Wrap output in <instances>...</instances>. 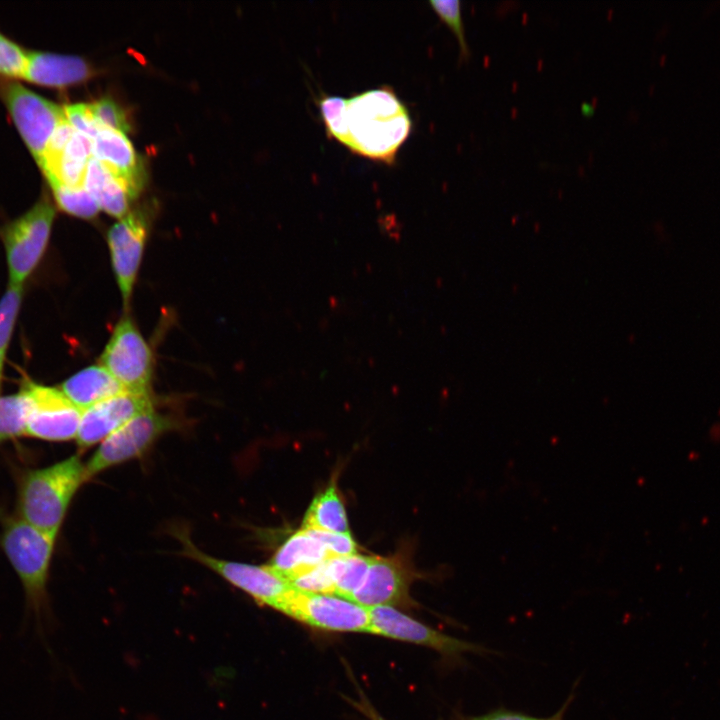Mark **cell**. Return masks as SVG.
Instances as JSON below:
<instances>
[{
  "label": "cell",
  "instance_id": "obj_1",
  "mask_svg": "<svg viewBox=\"0 0 720 720\" xmlns=\"http://www.w3.org/2000/svg\"><path fill=\"white\" fill-rule=\"evenodd\" d=\"M411 129L407 107L390 87L346 99L341 144L353 153L392 164Z\"/></svg>",
  "mask_w": 720,
  "mask_h": 720
},
{
  "label": "cell",
  "instance_id": "obj_2",
  "mask_svg": "<svg viewBox=\"0 0 720 720\" xmlns=\"http://www.w3.org/2000/svg\"><path fill=\"white\" fill-rule=\"evenodd\" d=\"M85 481V465L78 455L26 472L18 486L17 517L57 537L71 500Z\"/></svg>",
  "mask_w": 720,
  "mask_h": 720
},
{
  "label": "cell",
  "instance_id": "obj_3",
  "mask_svg": "<svg viewBox=\"0 0 720 720\" xmlns=\"http://www.w3.org/2000/svg\"><path fill=\"white\" fill-rule=\"evenodd\" d=\"M56 538L17 516L6 521L1 536L3 551L23 585L26 602L38 622L47 601L46 587Z\"/></svg>",
  "mask_w": 720,
  "mask_h": 720
},
{
  "label": "cell",
  "instance_id": "obj_4",
  "mask_svg": "<svg viewBox=\"0 0 720 720\" xmlns=\"http://www.w3.org/2000/svg\"><path fill=\"white\" fill-rule=\"evenodd\" d=\"M277 610L324 631L370 633L369 609L336 595L308 593L292 587Z\"/></svg>",
  "mask_w": 720,
  "mask_h": 720
},
{
  "label": "cell",
  "instance_id": "obj_5",
  "mask_svg": "<svg viewBox=\"0 0 720 720\" xmlns=\"http://www.w3.org/2000/svg\"><path fill=\"white\" fill-rule=\"evenodd\" d=\"M54 217V206L45 199L5 228L9 284L22 285L37 266L46 249Z\"/></svg>",
  "mask_w": 720,
  "mask_h": 720
},
{
  "label": "cell",
  "instance_id": "obj_6",
  "mask_svg": "<svg viewBox=\"0 0 720 720\" xmlns=\"http://www.w3.org/2000/svg\"><path fill=\"white\" fill-rule=\"evenodd\" d=\"M104 367L126 391L150 393L152 351L130 317L122 318L100 357Z\"/></svg>",
  "mask_w": 720,
  "mask_h": 720
},
{
  "label": "cell",
  "instance_id": "obj_7",
  "mask_svg": "<svg viewBox=\"0 0 720 720\" xmlns=\"http://www.w3.org/2000/svg\"><path fill=\"white\" fill-rule=\"evenodd\" d=\"M176 424L171 416L154 409L136 416L99 444L85 465L86 481L103 470L142 455Z\"/></svg>",
  "mask_w": 720,
  "mask_h": 720
},
{
  "label": "cell",
  "instance_id": "obj_8",
  "mask_svg": "<svg viewBox=\"0 0 720 720\" xmlns=\"http://www.w3.org/2000/svg\"><path fill=\"white\" fill-rule=\"evenodd\" d=\"M178 537L183 545L184 555L213 570L264 605L277 610L292 589L291 584L268 565L258 566L219 559L198 549L186 535L178 534Z\"/></svg>",
  "mask_w": 720,
  "mask_h": 720
},
{
  "label": "cell",
  "instance_id": "obj_9",
  "mask_svg": "<svg viewBox=\"0 0 720 720\" xmlns=\"http://www.w3.org/2000/svg\"><path fill=\"white\" fill-rule=\"evenodd\" d=\"M21 390L29 399L25 436L56 442L76 439L82 411L60 389L27 382Z\"/></svg>",
  "mask_w": 720,
  "mask_h": 720
},
{
  "label": "cell",
  "instance_id": "obj_10",
  "mask_svg": "<svg viewBox=\"0 0 720 720\" xmlns=\"http://www.w3.org/2000/svg\"><path fill=\"white\" fill-rule=\"evenodd\" d=\"M5 98L18 131L40 164L54 131L66 119L64 107L18 83H12L6 88Z\"/></svg>",
  "mask_w": 720,
  "mask_h": 720
},
{
  "label": "cell",
  "instance_id": "obj_11",
  "mask_svg": "<svg viewBox=\"0 0 720 720\" xmlns=\"http://www.w3.org/2000/svg\"><path fill=\"white\" fill-rule=\"evenodd\" d=\"M415 572L402 553L387 557L372 556L360 587L350 600L366 608L409 606V587Z\"/></svg>",
  "mask_w": 720,
  "mask_h": 720
},
{
  "label": "cell",
  "instance_id": "obj_12",
  "mask_svg": "<svg viewBox=\"0 0 720 720\" xmlns=\"http://www.w3.org/2000/svg\"><path fill=\"white\" fill-rule=\"evenodd\" d=\"M368 609L371 634L423 645L450 657L483 650L478 645L437 631L394 607L379 606Z\"/></svg>",
  "mask_w": 720,
  "mask_h": 720
},
{
  "label": "cell",
  "instance_id": "obj_13",
  "mask_svg": "<svg viewBox=\"0 0 720 720\" xmlns=\"http://www.w3.org/2000/svg\"><path fill=\"white\" fill-rule=\"evenodd\" d=\"M151 393L125 391L82 411L76 442L82 449L100 444L136 416L154 409Z\"/></svg>",
  "mask_w": 720,
  "mask_h": 720
},
{
  "label": "cell",
  "instance_id": "obj_14",
  "mask_svg": "<svg viewBox=\"0 0 720 720\" xmlns=\"http://www.w3.org/2000/svg\"><path fill=\"white\" fill-rule=\"evenodd\" d=\"M148 220L143 211L128 212L107 234L112 266L124 305L129 303L143 256Z\"/></svg>",
  "mask_w": 720,
  "mask_h": 720
},
{
  "label": "cell",
  "instance_id": "obj_15",
  "mask_svg": "<svg viewBox=\"0 0 720 720\" xmlns=\"http://www.w3.org/2000/svg\"><path fill=\"white\" fill-rule=\"evenodd\" d=\"M92 156L121 179L137 197L144 184V166L123 132L102 127L92 139Z\"/></svg>",
  "mask_w": 720,
  "mask_h": 720
},
{
  "label": "cell",
  "instance_id": "obj_16",
  "mask_svg": "<svg viewBox=\"0 0 720 720\" xmlns=\"http://www.w3.org/2000/svg\"><path fill=\"white\" fill-rule=\"evenodd\" d=\"M330 558L327 548L314 532L302 528L280 546L268 566L290 582Z\"/></svg>",
  "mask_w": 720,
  "mask_h": 720
},
{
  "label": "cell",
  "instance_id": "obj_17",
  "mask_svg": "<svg viewBox=\"0 0 720 720\" xmlns=\"http://www.w3.org/2000/svg\"><path fill=\"white\" fill-rule=\"evenodd\" d=\"M91 73L90 66L81 57L29 52L23 78L39 85L63 87L83 81Z\"/></svg>",
  "mask_w": 720,
  "mask_h": 720
},
{
  "label": "cell",
  "instance_id": "obj_18",
  "mask_svg": "<svg viewBox=\"0 0 720 720\" xmlns=\"http://www.w3.org/2000/svg\"><path fill=\"white\" fill-rule=\"evenodd\" d=\"M84 188L108 214L122 218L136 198L129 187L94 156L88 160Z\"/></svg>",
  "mask_w": 720,
  "mask_h": 720
},
{
  "label": "cell",
  "instance_id": "obj_19",
  "mask_svg": "<svg viewBox=\"0 0 720 720\" xmlns=\"http://www.w3.org/2000/svg\"><path fill=\"white\" fill-rule=\"evenodd\" d=\"M60 390L81 411L126 391L101 365L82 369L64 381Z\"/></svg>",
  "mask_w": 720,
  "mask_h": 720
},
{
  "label": "cell",
  "instance_id": "obj_20",
  "mask_svg": "<svg viewBox=\"0 0 720 720\" xmlns=\"http://www.w3.org/2000/svg\"><path fill=\"white\" fill-rule=\"evenodd\" d=\"M302 528L333 533L349 532L344 503L334 483L314 497L304 516Z\"/></svg>",
  "mask_w": 720,
  "mask_h": 720
},
{
  "label": "cell",
  "instance_id": "obj_21",
  "mask_svg": "<svg viewBox=\"0 0 720 720\" xmlns=\"http://www.w3.org/2000/svg\"><path fill=\"white\" fill-rule=\"evenodd\" d=\"M372 556L354 554L345 557H333L326 561L334 585V594L346 599L362 584Z\"/></svg>",
  "mask_w": 720,
  "mask_h": 720
},
{
  "label": "cell",
  "instance_id": "obj_22",
  "mask_svg": "<svg viewBox=\"0 0 720 720\" xmlns=\"http://www.w3.org/2000/svg\"><path fill=\"white\" fill-rule=\"evenodd\" d=\"M28 412L29 399L22 390L0 397V444L25 436Z\"/></svg>",
  "mask_w": 720,
  "mask_h": 720
},
{
  "label": "cell",
  "instance_id": "obj_23",
  "mask_svg": "<svg viewBox=\"0 0 720 720\" xmlns=\"http://www.w3.org/2000/svg\"><path fill=\"white\" fill-rule=\"evenodd\" d=\"M58 206L65 212L81 217L92 218L99 212V204L84 187L51 185Z\"/></svg>",
  "mask_w": 720,
  "mask_h": 720
},
{
  "label": "cell",
  "instance_id": "obj_24",
  "mask_svg": "<svg viewBox=\"0 0 720 720\" xmlns=\"http://www.w3.org/2000/svg\"><path fill=\"white\" fill-rule=\"evenodd\" d=\"M22 285H11L0 300V375L5 353L22 300Z\"/></svg>",
  "mask_w": 720,
  "mask_h": 720
},
{
  "label": "cell",
  "instance_id": "obj_25",
  "mask_svg": "<svg viewBox=\"0 0 720 720\" xmlns=\"http://www.w3.org/2000/svg\"><path fill=\"white\" fill-rule=\"evenodd\" d=\"M439 17L450 27L455 34L460 57L468 59L471 55L469 45L467 43L465 28L461 14L460 1L458 0H436L429 2Z\"/></svg>",
  "mask_w": 720,
  "mask_h": 720
},
{
  "label": "cell",
  "instance_id": "obj_26",
  "mask_svg": "<svg viewBox=\"0 0 720 720\" xmlns=\"http://www.w3.org/2000/svg\"><path fill=\"white\" fill-rule=\"evenodd\" d=\"M318 103L327 135L341 143L346 99L340 96L322 95Z\"/></svg>",
  "mask_w": 720,
  "mask_h": 720
},
{
  "label": "cell",
  "instance_id": "obj_27",
  "mask_svg": "<svg viewBox=\"0 0 720 720\" xmlns=\"http://www.w3.org/2000/svg\"><path fill=\"white\" fill-rule=\"evenodd\" d=\"M89 108L94 119L102 127L115 129L123 133L130 130L126 112L111 98H100L89 104Z\"/></svg>",
  "mask_w": 720,
  "mask_h": 720
},
{
  "label": "cell",
  "instance_id": "obj_28",
  "mask_svg": "<svg viewBox=\"0 0 720 720\" xmlns=\"http://www.w3.org/2000/svg\"><path fill=\"white\" fill-rule=\"evenodd\" d=\"M326 561L316 568L294 578L289 583L293 588L303 592L335 595L334 585Z\"/></svg>",
  "mask_w": 720,
  "mask_h": 720
},
{
  "label": "cell",
  "instance_id": "obj_29",
  "mask_svg": "<svg viewBox=\"0 0 720 720\" xmlns=\"http://www.w3.org/2000/svg\"><path fill=\"white\" fill-rule=\"evenodd\" d=\"M26 64L27 53L0 34V73L23 78Z\"/></svg>",
  "mask_w": 720,
  "mask_h": 720
},
{
  "label": "cell",
  "instance_id": "obj_30",
  "mask_svg": "<svg viewBox=\"0 0 720 720\" xmlns=\"http://www.w3.org/2000/svg\"><path fill=\"white\" fill-rule=\"evenodd\" d=\"M66 119L75 131L93 139L102 126L94 119L89 104L77 103L64 107Z\"/></svg>",
  "mask_w": 720,
  "mask_h": 720
},
{
  "label": "cell",
  "instance_id": "obj_31",
  "mask_svg": "<svg viewBox=\"0 0 720 720\" xmlns=\"http://www.w3.org/2000/svg\"><path fill=\"white\" fill-rule=\"evenodd\" d=\"M311 530V529H309ZM314 534L321 540V542L327 548L331 558L333 557H345L357 554V544L351 536L350 532L347 533H333L312 530Z\"/></svg>",
  "mask_w": 720,
  "mask_h": 720
},
{
  "label": "cell",
  "instance_id": "obj_32",
  "mask_svg": "<svg viewBox=\"0 0 720 720\" xmlns=\"http://www.w3.org/2000/svg\"><path fill=\"white\" fill-rule=\"evenodd\" d=\"M468 720H542L522 713L507 710H498L481 716L472 717Z\"/></svg>",
  "mask_w": 720,
  "mask_h": 720
},
{
  "label": "cell",
  "instance_id": "obj_33",
  "mask_svg": "<svg viewBox=\"0 0 720 720\" xmlns=\"http://www.w3.org/2000/svg\"><path fill=\"white\" fill-rule=\"evenodd\" d=\"M361 710L367 715V717L370 720H384L374 710H372L368 705H365V707L361 708Z\"/></svg>",
  "mask_w": 720,
  "mask_h": 720
},
{
  "label": "cell",
  "instance_id": "obj_34",
  "mask_svg": "<svg viewBox=\"0 0 720 720\" xmlns=\"http://www.w3.org/2000/svg\"><path fill=\"white\" fill-rule=\"evenodd\" d=\"M542 720H561V715H560V714H557V715H555V716H553V717H551V718L542 719Z\"/></svg>",
  "mask_w": 720,
  "mask_h": 720
},
{
  "label": "cell",
  "instance_id": "obj_35",
  "mask_svg": "<svg viewBox=\"0 0 720 720\" xmlns=\"http://www.w3.org/2000/svg\"><path fill=\"white\" fill-rule=\"evenodd\" d=\"M0 379H1V375H0Z\"/></svg>",
  "mask_w": 720,
  "mask_h": 720
}]
</instances>
